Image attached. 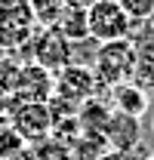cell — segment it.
<instances>
[{
    "mask_svg": "<svg viewBox=\"0 0 154 160\" xmlns=\"http://www.w3.org/2000/svg\"><path fill=\"white\" fill-rule=\"evenodd\" d=\"M93 74H96L99 89H117L123 83H133L136 74V46L133 40H114L102 43L93 59Z\"/></svg>",
    "mask_w": 154,
    "mask_h": 160,
    "instance_id": "6da1fadb",
    "label": "cell"
},
{
    "mask_svg": "<svg viewBox=\"0 0 154 160\" xmlns=\"http://www.w3.org/2000/svg\"><path fill=\"white\" fill-rule=\"evenodd\" d=\"M37 31V22L31 16V6L28 0H0V49L3 52H16L31 43Z\"/></svg>",
    "mask_w": 154,
    "mask_h": 160,
    "instance_id": "7a4b0ae2",
    "label": "cell"
},
{
    "mask_svg": "<svg viewBox=\"0 0 154 160\" xmlns=\"http://www.w3.org/2000/svg\"><path fill=\"white\" fill-rule=\"evenodd\" d=\"M19 56H25V62H34V65H40V68H46V71L56 74L59 68H65V65L74 62V43H68L62 37L56 25L53 28H37L31 43L22 49Z\"/></svg>",
    "mask_w": 154,
    "mask_h": 160,
    "instance_id": "3957f363",
    "label": "cell"
},
{
    "mask_svg": "<svg viewBox=\"0 0 154 160\" xmlns=\"http://www.w3.org/2000/svg\"><path fill=\"white\" fill-rule=\"evenodd\" d=\"M90 19V40L102 43H114V40H130L133 34V22L126 19V12L117 6V0H99L86 9Z\"/></svg>",
    "mask_w": 154,
    "mask_h": 160,
    "instance_id": "277c9868",
    "label": "cell"
},
{
    "mask_svg": "<svg viewBox=\"0 0 154 160\" xmlns=\"http://www.w3.org/2000/svg\"><path fill=\"white\" fill-rule=\"evenodd\" d=\"M6 105H9L6 120L22 136V142L28 148H34L43 139H49V132H53V114H49L46 105H40V102H6Z\"/></svg>",
    "mask_w": 154,
    "mask_h": 160,
    "instance_id": "5b68a950",
    "label": "cell"
},
{
    "mask_svg": "<svg viewBox=\"0 0 154 160\" xmlns=\"http://www.w3.org/2000/svg\"><path fill=\"white\" fill-rule=\"evenodd\" d=\"M53 77H56V92H53V96H62V99L74 102V105H83L86 99H93V96L99 92L96 74H93L90 65L71 62V65L59 68Z\"/></svg>",
    "mask_w": 154,
    "mask_h": 160,
    "instance_id": "8992f818",
    "label": "cell"
},
{
    "mask_svg": "<svg viewBox=\"0 0 154 160\" xmlns=\"http://www.w3.org/2000/svg\"><path fill=\"white\" fill-rule=\"evenodd\" d=\"M53 92H56L53 71L40 68L34 62H22V74H19L16 92H13L9 102H40V105H46V102L53 99Z\"/></svg>",
    "mask_w": 154,
    "mask_h": 160,
    "instance_id": "52a82bcc",
    "label": "cell"
},
{
    "mask_svg": "<svg viewBox=\"0 0 154 160\" xmlns=\"http://www.w3.org/2000/svg\"><path fill=\"white\" fill-rule=\"evenodd\" d=\"M139 132H142V120L114 111L108 129H105V139H108V148H111V151H126V154H133L136 145H139Z\"/></svg>",
    "mask_w": 154,
    "mask_h": 160,
    "instance_id": "ba28073f",
    "label": "cell"
},
{
    "mask_svg": "<svg viewBox=\"0 0 154 160\" xmlns=\"http://www.w3.org/2000/svg\"><path fill=\"white\" fill-rule=\"evenodd\" d=\"M111 114H114L111 102L99 99V96L86 99L80 105V111H77L80 136H105V129H108V123H111Z\"/></svg>",
    "mask_w": 154,
    "mask_h": 160,
    "instance_id": "9c48e42d",
    "label": "cell"
},
{
    "mask_svg": "<svg viewBox=\"0 0 154 160\" xmlns=\"http://www.w3.org/2000/svg\"><path fill=\"white\" fill-rule=\"evenodd\" d=\"M148 105H151V96L145 89H139L136 83H123V86L111 89V108H114L117 114L142 120V114L148 111Z\"/></svg>",
    "mask_w": 154,
    "mask_h": 160,
    "instance_id": "30bf717a",
    "label": "cell"
},
{
    "mask_svg": "<svg viewBox=\"0 0 154 160\" xmlns=\"http://www.w3.org/2000/svg\"><path fill=\"white\" fill-rule=\"evenodd\" d=\"M59 34L68 40V43H80V40H90V19H86V9H77L65 3V12L56 22Z\"/></svg>",
    "mask_w": 154,
    "mask_h": 160,
    "instance_id": "8fae6325",
    "label": "cell"
},
{
    "mask_svg": "<svg viewBox=\"0 0 154 160\" xmlns=\"http://www.w3.org/2000/svg\"><path fill=\"white\" fill-rule=\"evenodd\" d=\"M31 16L37 22V28H53L59 16L65 12V0H28Z\"/></svg>",
    "mask_w": 154,
    "mask_h": 160,
    "instance_id": "7c38bea8",
    "label": "cell"
},
{
    "mask_svg": "<svg viewBox=\"0 0 154 160\" xmlns=\"http://www.w3.org/2000/svg\"><path fill=\"white\" fill-rule=\"evenodd\" d=\"M105 151H108L105 136H80L71 145V160H99Z\"/></svg>",
    "mask_w": 154,
    "mask_h": 160,
    "instance_id": "4fadbf2b",
    "label": "cell"
},
{
    "mask_svg": "<svg viewBox=\"0 0 154 160\" xmlns=\"http://www.w3.org/2000/svg\"><path fill=\"white\" fill-rule=\"evenodd\" d=\"M22 74V62L13 56H3L0 59V102H9L16 92V83Z\"/></svg>",
    "mask_w": 154,
    "mask_h": 160,
    "instance_id": "5bb4252c",
    "label": "cell"
},
{
    "mask_svg": "<svg viewBox=\"0 0 154 160\" xmlns=\"http://www.w3.org/2000/svg\"><path fill=\"white\" fill-rule=\"evenodd\" d=\"M31 151H34V157H37V160H71V145L53 139V136L43 139V142H37Z\"/></svg>",
    "mask_w": 154,
    "mask_h": 160,
    "instance_id": "9a60e30c",
    "label": "cell"
},
{
    "mask_svg": "<svg viewBox=\"0 0 154 160\" xmlns=\"http://www.w3.org/2000/svg\"><path fill=\"white\" fill-rule=\"evenodd\" d=\"M117 6L126 12V19L133 25H145L154 12V0H117Z\"/></svg>",
    "mask_w": 154,
    "mask_h": 160,
    "instance_id": "2e32d148",
    "label": "cell"
},
{
    "mask_svg": "<svg viewBox=\"0 0 154 160\" xmlns=\"http://www.w3.org/2000/svg\"><path fill=\"white\" fill-rule=\"evenodd\" d=\"M99 160H136V154H126V151H111V148H108Z\"/></svg>",
    "mask_w": 154,
    "mask_h": 160,
    "instance_id": "e0dca14e",
    "label": "cell"
},
{
    "mask_svg": "<svg viewBox=\"0 0 154 160\" xmlns=\"http://www.w3.org/2000/svg\"><path fill=\"white\" fill-rule=\"evenodd\" d=\"M68 6H77V9H90L93 3H99V0H65Z\"/></svg>",
    "mask_w": 154,
    "mask_h": 160,
    "instance_id": "ac0fdd59",
    "label": "cell"
},
{
    "mask_svg": "<svg viewBox=\"0 0 154 160\" xmlns=\"http://www.w3.org/2000/svg\"><path fill=\"white\" fill-rule=\"evenodd\" d=\"M13 160H37V157H34V151H31V148H25L19 157H13Z\"/></svg>",
    "mask_w": 154,
    "mask_h": 160,
    "instance_id": "d6986e66",
    "label": "cell"
},
{
    "mask_svg": "<svg viewBox=\"0 0 154 160\" xmlns=\"http://www.w3.org/2000/svg\"><path fill=\"white\" fill-rule=\"evenodd\" d=\"M145 25H148V28H151V31H154V12H151V19L145 22Z\"/></svg>",
    "mask_w": 154,
    "mask_h": 160,
    "instance_id": "ffe728a7",
    "label": "cell"
},
{
    "mask_svg": "<svg viewBox=\"0 0 154 160\" xmlns=\"http://www.w3.org/2000/svg\"><path fill=\"white\" fill-rule=\"evenodd\" d=\"M148 160H154V157H148Z\"/></svg>",
    "mask_w": 154,
    "mask_h": 160,
    "instance_id": "44dd1931",
    "label": "cell"
}]
</instances>
